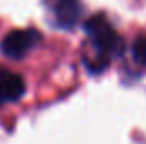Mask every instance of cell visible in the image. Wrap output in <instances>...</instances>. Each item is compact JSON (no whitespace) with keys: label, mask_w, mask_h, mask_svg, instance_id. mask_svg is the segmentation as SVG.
<instances>
[{"label":"cell","mask_w":146,"mask_h":144,"mask_svg":"<svg viewBox=\"0 0 146 144\" xmlns=\"http://www.w3.org/2000/svg\"><path fill=\"white\" fill-rule=\"evenodd\" d=\"M48 10L53 26L65 31L75 29L85 15L83 0H48Z\"/></svg>","instance_id":"cell-3"},{"label":"cell","mask_w":146,"mask_h":144,"mask_svg":"<svg viewBox=\"0 0 146 144\" xmlns=\"http://www.w3.org/2000/svg\"><path fill=\"white\" fill-rule=\"evenodd\" d=\"M41 32L34 27L14 29L3 36L0 42V51L10 59H22L41 42Z\"/></svg>","instance_id":"cell-2"},{"label":"cell","mask_w":146,"mask_h":144,"mask_svg":"<svg viewBox=\"0 0 146 144\" xmlns=\"http://www.w3.org/2000/svg\"><path fill=\"white\" fill-rule=\"evenodd\" d=\"M87 36V51L82 59L85 70L92 75H100L110 66L112 59L124 51V41L106 14H94L83 20Z\"/></svg>","instance_id":"cell-1"},{"label":"cell","mask_w":146,"mask_h":144,"mask_svg":"<svg viewBox=\"0 0 146 144\" xmlns=\"http://www.w3.org/2000/svg\"><path fill=\"white\" fill-rule=\"evenodd\" d=\"M131 58L139 70H146V34H141L134 39L131 46Z\"/></svg>","instance_id":"cell-5"},{"label":"cell","mask_w":146,"mask_h":144,"mask_svg":"<svg viewBox=\"0 0 146 144\" xmlns=\"http://www.w3.org/2000/svg\"><path fill=\"white\" fill-rule=\"evenodd\" d=\"M26 93V81L22 75L0 68V107L19 102Z\"/></svg>","instance_id":"cell-4"}]
</instances>
